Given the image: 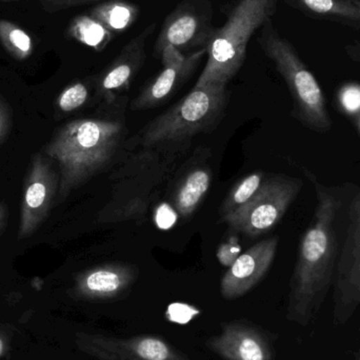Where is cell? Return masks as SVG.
<instances>
[{
	"mask_svg": "<svg viewBox=\"0 0 360 360\" xmlns=\"http://www.w3.org/2000/svg\"><path fill=\"white\" fill-rule=\"evenodd\" d=\"M304 174L314 186V215L300 238L297 259L290 283L287 319L308 327L333 288L342 250L349 201L357 184L326 186L308 169Z\"/></svg>",
	"mask_w": 360,
	"mask_h": 360,
	"instance_id": "6da1fadb",
	"label": "cell"
},
{
	"mask_svg": "<svg viewBox=\"0 0 360 360\" xmlns=\"http://www.w3.org/2000/svg\"><path fill=\"white\" fill-rule=\"evenodd\" d=\"M117 120L82 118L63 124L42 150L58 166L57 203L105 170L122 143Z\"/></svg>",
	"mask_w": 360,
	"mask_h": 360,
	"instance_id": "7a4b0ae2",
	"label": "cell"
},
{
	"mask_svg": "<svg viewBox=\"0 0 360 360\" xmlns=\"http://www.w3.org/2000/svg\"><path fill=\"white\" fill-rule=\"evenodd\" d=\"M278 0H238L231 8L224 27L216 30L207 60L195 86H226L243 67L248 44L254 33L273 18Z\"/></svg>",
	"mask_w": 360,
	"mask_h": 360,
	"instance_id": "3957f363",
	"label": "cell"
},
{
	"mask_svg": "<svg viewBox=\"0 0 360 360\" xmlns=\"http://www.w3.org/2000/svg\"><path fill=\"white\" fill-rule=\"evenodd\" d=\"M258 44L287 84L293 99L292 115L313 132H330L332 120L321 84L291 42L275 29L272 19L260 27Z\"/></svg>",
	"mask_w": 360,
	"mask_h": 360,
	"instance_id": "277c9868",
	"label": "cell"
},
{
	"mask_svg": "<svg viewBox=\"0 0 360 360\" xmlns=\"http://www.w3.org/2000/svg\"><path fill=\"white\" fill-rule=\"evenodd\" d=\"M228 103L226 86H195L176 105L146 127L141 141L152 147L211 132L224 117Z\"/></svg>",
	"mask_w": 360,
	"mask_h": 360,
	"instance_id": "5b68a950",
	"label": "cell"
},
{
	"mask_svg": "<svg viewBox=\"0 0 360 360\" xmlns=\"http://www.w3.org/2000/svg\"><path fill=\"white\" fill-rule=\"evenodd\" d=\"M304 181L297 177L274 175L264 179L257 192L245 205L222 219L232 230L256 237L274 229L302 192Z\"/></svg>",
	"mask_w": 360,
	"mask_h": 360,
	"instance_id": "8992f818",
	"label": "cell"
},
{
	"mask_svg": "<svg viewBox=\"0 0 360 360\" xmlns=\"http://www.w3.org/2000/svg\"><path fill=\"white\" fill-rule=\"evenodd\" d=\"M360 308V184L349 201L333 283V321L346 325Z\"/></svg>",
	"mask_w": 360,
	"mask_h": 360,
	"instance_id": "52a82bcc",
	"label": "cell"
},
{
	"mask_svg": "<svg viewBox=\"0 0 360 360\" xmlns=\"http://www.w3.org/2000/svg\"><path fill=\"white\" fill-rule=\"evenodd\" d=\"M212 0H181L166 17L154 46L153 55L172 44L184 54L207 48L217 27L213 25Z\"/></svg>",
	"mask_w": 360,
	"mask_h": 360,
	"instance_id": "ba28073f",
	"label": "cell"
},
{
	"mask_svg": "<svg viewBox=\"0 0 360 360\" xmlns=\"http://www.w3.org/2000/svg\"><path fill=\"white\" fill-rule=\"evenodd\" d=\"M53 160L37 152L31 158V165L23 181L18 239L29 238L35 234L51 215L57 203L59 173Z\"/></svg>",
	"mask_w": 360,
	"mask_h": 360,
	"instance_id": "9c48e42d",
	"label": "cell"
},
{
	"mask_svg": "<svg viewBox=\"0 0 360 360\" xmlns=\"http://www.w3.org/2000/svg\"><path fill=\"white\" fill-rule=\"evenodd\" d=\"M75 345L78 350L98 360H191L158 335L120 338L79 332Z\"/></svg>",
	"mask_w": 360,
	"mask_h": 360,
	"instance_id": "30bf717a",
	"label": "cell"
},
{
	"mask_svg": "<svg viewBox=\"0 0 360 360\" xmlns=\"http://www.w3.org/2000/svg\"><path fill=\"white\" fill-rule=\"evenodd\" d=\"M278 236L270 237L252 245L231 264L221 278L220 293L228 300L245 295L268 274L276 256Z\"/></svg>",
	"mask_w": 360,
	"mask_h": 360,
	"instance_id": "8fae6325",
	"label": "cell"
},
{
	"mask_svg": "<svg viewBox=\"0 0 360 360\" xmlns=\"http://www.w3.org/2000/svg\"><path fill=\"white\" fill-rule=\"evenodd\" d=\"M152 22L130 40L116 58L101 72L96 80L97 96L111 105L128 90L146 63V44L155 31Z\"/></svg>",
	"mask_w": 360,
	"mask_h": 360,
	"instance_id": "7c38bea8",
	"label": "cell"
},
{
	"mask_svg": "<svg viewBox=\"0 0 360 360\" xmlns=\"http://www.w3.org/2000/svg\"><path fill=\"white\" fill-rule=\"evenodd\" d=\"M205 346L226 360H274L275 356L264 332L238 321L224 325L221 333L210 338Z\"/></svg>",
	"mask_w": 360,
	"mask_h": 360,
	"instance_id": "4fadbf2b",
	"label": "cell"
},
{
	"mask_svg": "<svg viewBox=\"0 0 360 360\" xmlns=\"http://www.w3.org/2000/svg\"><path fill=\"white\" fill-rule=\"evenodd\" d=\"M137 278V270L126 264H105L75 277L73 295L79 300L103 302L120 297Z\"/></svg>",
	"mask_w": 360,
	"mask_h": 360,
	"instance_id": "5bb4252c",
	"label": "cell"
},
{
	"mask_svg": "<svg viewBox=\"0 0 360 360\" xmlns=\"http://www.w3.org/2000/svg\"><path fill=\"white\" fill-rule=\"evenodd\" d=\"M207 54V48L186 55L179 65H167L162 71L146 84L141 92L131 103L133 111L154 109L166 103L175 92L193 75Z\"/></svg>",
	"mask_w": 360,
	"mask_h": 360,
	"instance_id": "9a60e30c",
	"label": "cell"
},
{
	"mask_svg": "<svg viewBox=\"0 0 360 360\" xmlns=\"http://www.w3.org/2000/svg\"><path fill=\"white\" fill-rule=\"evenodd\" d=\"M211 179L209 169L195 168L180 180L173 201L175 209L182 217H190L196 211L209 191Z\"/></svg>",
	"mask_w": 360,
	"mask_h": 360,
	"instance_id": "2e32d148",
	"label": "cell"
},
{
	"mask_svg": "<svg viewBox=\"0 0 360 360\" xmlns=\"http://www.w3.org/2000/svg\"><path fill=\"white\" fill-rule=\"evenodd\" d=\"M93 18L103 23L112 34H124L133 27L141 15V8L126 0H108L89 11Z\"/></svg>",
	"mask_w": 360,
	"mask_h": 360,
	"instance_id": "e0dca14e",
	"label": "cell"
},
{
	"mask_svg": "<svg viewBox=\"0 0 360 360\" xmlns=\"http://www.w3.org/2000/svg\"><path fill=\"white\" fill-rule=\"evenodd\" d=\"M292 8L310 16L340 21H360L357 0H283Z\"/></svg>",
	"mask_w": 360,
	"mask_h": 360,
	"instance_id": "ac0fdd59",
	"label": "cell"
},
{
	"mask_svg": "<svg viewBox=\"0 0 360 360\" xmlns=\"http://www.w3.org/2000/svg\"><path fill=\"white\" fill-rule=\"evenodd\" d=\"M67 35L96 52L105 51L115 37L103 23L93 18L89 13L72 19L68 27Z\"/></svg>",
	"mask_w": 360,
	"mask_h": 360,
	"instance_id": "d6986e66",
	"label": "cell"
},
{
	"mask_svg": "<svg viewBox=\"0 0 360 360\" xmlns=\"http://www.w3.org/2000/svg\"><path fill=\"white\" fill-rule=\"evenodd\" d=\"M0 44L18 61L27 60L34 53V41L27 31L12 21L0 19Z\"/></svg>",
	"mask_w": 360,
	"mask_h": 360,
	"instance_id": "ffe728a7",
	"label": "cell"
},
{
	"mask_svg": "<svg viewBox=\"0 0 360 360\" xmlns=\"http://www.w3.org/2000/svg\"><path fill=\"white\" fill-rule=\"evenodd\" d=\"M264 173L262 171H257V172L248 175L231 188L228 196L222 202L221 209H220L221 219L240 209L253 197V195L262 186L264 179Z\"/></svg>",
	"mask_w": 360,
	"mask_h": 360,
	"instance_id": "44dd1931",
	"label": "cell"
},
{
	"mask_svg": "<svg viewBox=\"0 0 360 360\" xmlns=\"http://www.w3.org/2000/svg\"><path fill=\"white\" fill-rule=\"evenodd\" d=\"M89 97H90V90L86 82H73L57 97L56 107L63 113H71L84 107Z\"/></svg>",
	"mask_w": 360,
	"mask_h": 360,
	"instance_id": "7402d4cb",
	"label": "cell"
},
{
	"mask_svg": "<svg viewBox=\"0 0 360 360\" xmlns=\"http://www.w3.org/2000/svg\"><path fill=\"white\" fill-rule=\"evenodd\" d=\"M340 103L347 114L359 113L360 111V86H349L342 89L340 94Z\"/></svg>",
	"mask_w": 360,
	"mask_h": 360,
	"instance_id": "603a6c76",
	"label": "cell"
},
{
	"mask_svg": "<svg viewBox=\"0 0 360 360\" xmlns=\"http://www.w3.org/2000/svg\"><path fill=\"white\" fill-rule=\"evenodd\" d=\"M95 1L99 0H40V4L46 12L55 13Z\"/></svg>",
	"mask_w": 360,
	"mask_h": 360,
	"instance_id": "cb8c5ba5",
	"label": "cell"
},
{
	"mask_svg": "<svg viewBox=\"0 0 360 360\" xmlns=\"http://www.w3.org/2000/svg\"><path fill=\"white\" fill-rule=\"evenodd\" d=\"M12 128V111L6 99L0 94V145L8 139Z\"/></svg>",
	"mask_w": 360,
	"mask_h": 360,
	"instance_id": "d4e9b609",
	"label": "cell"
},
{
	"mask_svg": "<svg viewBox=\"0 0 360 360\" xmlns=\"http://www.w3.org/2000/svg\"><path fill=\"white\" fill-rule=\"evenodd\" d=\"M186 55L188 54L180 52L179 49L175 48L172 44H168L162 51L160 59H162V65L167 67V65H179L182 63L186 59Z\"/></svg>",
	"mask_w": 360,
	"mask_h": 360,
	"instance_id": "484cf974",
	"label": "cell"
},
{
	"mask_svg": "<svg viewBox=\"0 0 360 360\" xmlns=\"http://www.w3.org/2000/svg\"><path fill=\"white\" fill-rule=\"evenodd\" d=\"M8 209L4 203L0 202V235L4 232V226L6 224V219H8Z\"/></svg>",
	"mask_w": 360,
	"mask_h": 360,
	"instance_id": "4316f807",
	"label": "cell"
},
{
	"mask_svg": "<svg viewBox=\"0 0 360 360\" xmlns=\"http://www.w3.org/2000/svg\"><path fill=\"white\" fill-rule=\"evenodd\" d=\"M8 346V340H6V336L0 333V359L6 354Z\"/></svg>",
	"mask_w": 360,
	"mask_h": 360,
	"instance_id": "83f0119b",
	"label": "cell"
},
{
	"mask_svg": "<svg viewBox=\"0 0 360 360\" xmlns=\"http://www.w3.org/2000/svg\"><path fill=\"white\" fill-rule=\"evenodd\" d=\"M354 126L355 129H356L357 134H359L360 139V111L359 113L355 114L354 115Z\"/></svg>",
	"mask_w": 360,
	"mask_h": 360,
	"instance_id": "f1b7e54d",
	"label": "cell"
},
{
	"mask_svg": "<svg viewBox=\"0 0 360 360\" xmlns=\"http://www.w3.org/2000/svg\"><path fill=\"white\" fill-rule=\"evenodd\" d=\"M355 360H360V338H359V350H357L356 353V359Z\"/></svg>",
	"mask_w": 360,
	"mask_h": 360,
	"instance_id": "f546056e",
	"label": "cell"
},
{
	"mask_svg": "<svg viewBox=\"0 0 360 360\" xmlns=\"http://www.w3.org/2000/svg\"><path fill=\"white\" fill-rule=\"evenodd\" d=\"M1 2H12V1H18V0H0Z\"/></svg>",
	"mask_w": 360,
	"mask_h": 360,
	"instance_id": "4dcf8cb0",
	"label": "cell"
},
{
	"mask_svg": "<svg viewBox=\"0 0 360 360\" xmlns=\"http://www.w3.org/2000/svg\"><path fill=\"white\" fill-rule=\"evenodd\" d=\"M357 1H359V4H360V0H357Z\"/></svg>",
	"mask_w": 360,
	"mask_h": 360,
	"instance_id": "1f68e13d",
	"label": "cell"
}]
</instances>
